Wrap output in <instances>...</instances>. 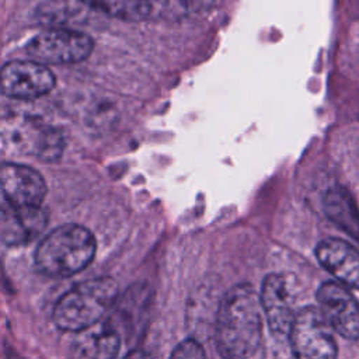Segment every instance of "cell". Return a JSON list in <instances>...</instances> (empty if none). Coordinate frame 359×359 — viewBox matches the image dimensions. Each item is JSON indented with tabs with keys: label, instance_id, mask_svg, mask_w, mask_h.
Wrapping results in <instances>:
<instances>
[{
	"label": "cell",
	"instance_id": "8",
	"mask_svg": "<svg viewBox=\"0 0 359 359\" xmlns=\"http://www.w3.org/2000/svg\"><path fill=\"white\" fill-rule=\"evenodd\" d=\"M316 299L320 313L335 332L349 341L359 339V302L344 285L324 282Z\"/></svg>",
	"mask_w": 359,
	"mask_h": 359
},
{
	"label": "cell",
	"instance_id": "7",
	"mask_svg": "<svg viewBox=\"0 0 359 359\" xmlns=\"http://www.w3.org/2000/svg\"><path fill=\"white\" fill-rule=\"evenodd\" d=\"M46 191V182L36 170L18 163L0 164L1 212L41 208Z\"/></svg>",
	"mask_w": 359,
	"mask_h": 359
},
{
	"label": "cell",
	"instance_id": "12",
	"mask_svg": "<svg viewBox=\"0 0 359 359\" xmlns=\"http://www.w3.org/2000/svg\"><path fill=\"white\" fill-rule=\"evenodd\" d=\"M121 334L108 321L77 332L69 346L67 359H116L121 351Z\"/></svg>",
	"mask_w": 359,
	"mask_h": 359
},
{
	"label": "cell",
	"instance_id": "17",
	"mask_svg": "<svg viewBox=\"0 0 359 359\" xmlns=\"http://www.w3.org/2000/svg\"><path fill=\"white\" fill-rule=\"evenodd\" d=\"M168 359H206V353L199 341L187 338L172 349Z\"/></svg>",
	"mask_w": 359,
	"mask_h": 359
},
{
	"label": "cell",
	"instance_id": "5",
	"mask_svg": "<svg viewBox=\"0 0 359 359\" xmlns=\"http://www.w3.org/2000/svg\"><path fill=\"white\" fill-rule=\"evenodd\" d=\"M294 359H337L338 346L331 327L318 309L306 306L294 313L289 328Z\"/></svg>",
	"mask_w": 359,
	"mask_h": 359
},
{
	"label": "cell",
	"instance_id": "16",
	"mask_svg": "<svg viewBox=\"0 0 359 359\" xmlns=\"http://www.w3.org/2000/svg\"><path fill=\"white\" fill-rule=\"evenodd\" d=\"M94 8L123 20H143L153 14L154 3L150 1H97Z\"/></svg>",
	"mask_w": 359,
	"mask_h": 359
},
{
	"label": "cell",
	"instance_id": "1",
	"mask_svg": "<svg viewBox=\"0 0 359 359\" xmlns=\"http://www.w3.org/2000/svg\"><path fill=\"white\" fill-rule=\"evenodd\" d=\"M259 294L238 283L222 297L215 320V342L222 359H250L262 341Z\"/></svg>",
	"mask_w": 359,
	"mask_h": 359
},
{
	"label": "cell",
	"instance_id": "9",
	"mask_svg": "<svg viewBox=\"0 0 359 359\" xmlns=\"http://www.w3.org/2000/svg\"><path fill=\"white\" fill-rule=\"evenodd\" d=\"M55 74L34 60H13L0 69V91L15 100H35L55 87Z\"/></svg>",
	"mask_w": 359,
	"mask_h": 359
},
{
	"label": "cell",
	"instance_id": "3",
	"mask_svg": "<svg viewBox=\"0 0 359 359\" xmlns=\"http://www.w3.org/2000/svg\"><path fill=\"white\" fill-rule=\"evenodd\" d=\"M97 243L90 230L63 224L46 234L35 251L36 269L50 278H67L83 271L94 258Z\"/></svg>",
	"mask_w": 359,
	"mask_h": 359
},
{
	"label": "cell",
	"instance_id": "18",
	"mask_svg": "<svg viewBox=\"0 0 359 359\" xmlns=\"http://www.w3.org/2000/svg\"><path fill=\"white\" fill-rule=\"evenodd\" d=\"M122 359H151V356L140 349H135L132 352H129L128 355H125Z\"/></svg>",
	"mask_w": 359,
	"mask_h": 359
},
{
	"label": "cell",
	"instance_id": "2",
	"mask_svg": "<svg viewBox=\"0 0 359 359\" xmlns=\"http://www.w3.org/2000/svg\"><path fill=\"white\" fill-rule=\"evenodd\" d=\"M118 293V283L108 276L80 282L59 297L52 320L65 332L84 331L101 321L116 302Z\"/></svg>",
	"mask_w": 359,
	"mask_h": 359
},
{
	"label": "cell",
	"instance_id": "10",
	"mask_svg": "<svg viewBox=\"0 0 359 359\" xmlns=\"http://www.w3.org/2000/svg\"><path fill=\"white\" fill-rule=\"evenodd\" d=\"M259 302L271 332L279 337L287 335L294 311L286 279L279 273L266 275L262 282Z\"/></svg>",
	"mask_w": 359,
	"mask_h": 359
},
{
	"label": "cell",
	"instance_id": "6",
	"mask_svg": "<svg viewBox=\"0 0 359 359\" xmlns=\"http://www.w3.org/2000/svg\"><path fill=\"white\" fill-rule=\"evenodd\" d=\"M94 49L90 35L73 28H49L34 36L27 52L41 65H70L87 59Z\"/></svg>",
	"mask_w": 359,
	"mask_h": 359
},
{
	"label": "cell",
	"instance_id": "14",
	"mask_svg": "<svg viewBox=\"0 0 359 359\" xmlns=\"http://www.w3.org/2000/svg\"><path fill=\"white\" fill-rule=\"evenodd\" d=\"M327 216L359 241V210L344 188H332L324 198Z\"/></svg>",
	"mask_w": 359,
	"mask_h": 359
},
{
	"label": "cell",
	"instance_id": "13",
	"mask_svg": "<svg viewBox=\"0 0 359 359\" xmlns=\"http://www.w3.org/2000/svg\"><path fill=\"white\" fill-rule=\"evenodd\" d=\"M48 213L41 208L22 210H0V240L11 247L24 245L35 240L45 230Z\"/></svg>",
	"mask_w": 359,
	"mask_h": 359
},
{
	"label": "cell",
	"instance_id": "15",
	"mask_svg": "<svg viewBox=\"0 0 359 359\" xmlns=\"http://www.w3.org/2000/svg\"><path fill=\"white\" fill-rule=\"evenodd\" d=\"M90 3L46 1L38 6L36 17L50 28H69L74 22H83L90 14Z\"/></svg>",
	"mask_w": 359,
	"mask_h": 359
},
{
	"label": "cell",
	"instance_id": "4",
	"mask_svg": "<svg viewBox=\"0 0 359 359\" xmlns=\"http://www.w3.org/2000/svg\"><path fill=\"white\" fill-rule=\"evenodd\" d=\"M65 149L59 129L29 114H7L0 116V150L8 154L34 156L43 161H55Z\"/></svg>",
	"mask_w": 359,
	"mask_h": 359
},
{
	"label": "cell",
	"instance_id": "11",
	"mask_svg": "<svg viewBox=\"0 0 359 359\" xmlns=\"http://www.w3.org/2000/svg\"><path fill=\"white\" fill-rule=\"evenodd\" d=\"M317 261L341 283L359 289V251L341 238H324L316 247Z\"/></svg>",
	"mask_w": 359,
	"mask_h": 359
}]
</instances>
